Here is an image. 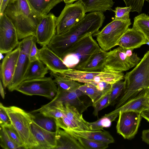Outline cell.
Returning <instances> with one entry per match:
<instances>
[{"label": "cell", "mask_w": 149, "mask_h": 149, "mask_svg": "<svg viewBox=\"0 0 149 149\" xmlns=\"http://www.w3.org/2000/svg\"><path fill=\"white\" fill-rule=\"evenodd\" d=\"M31 131L38 145L36 149H54L56 146V132L47 131L33 121L31 124Z\"/></svg>", "instance_id": "cell-17"}, {"label": "cell", "mask_w": 149, "mask_h": 149, "mask_svg": "<svg viewBox=\"0 0 149 149\" xmlns=\"http://www.w3.org/2000/svg\"><path fill=\"white\" fill-rule=\"evenodd\" d=\"M2 0H0V3L1 2Z\"/></svg>", "instance_id": "cell-48"}, {"label": "cell", "mask_w": 149, "mask_h": 149, "mask_svg": "<svg viewBox=\"0 0 149 149\" xmlns=\"http://www.w3.org/2000/svg\"><path fill=\"white\" fill-rule=\"evenodd\" d=\"M34 9L40 14L45 16L57 4L63 0H28Z\"/></svg>", "instance_id": "cell-27"}, {"label": "cell", "mask_w": 149, "mask_h": 149, "mask_svg": "<svg viewBox=\"0 0 149 149\" xmlns=\"http://www.w3.org/2000/svg\"><path fill=\"white\" fill-rule=\"evenodd\" d=\"M36 39L33 40L29 54V58L30 62L38 59L39 51L36 46Z\"/></svg>", "instance_id": "cell-41"}, {"label": "cell", "mask_w": 149, "mask_h": 149, "mask_svg": "<svg viewBox=\"0 0 149 149\" xmlns=\"http://www.w3.org/2000/svg\"><path fill=\"white\" fill-rule=\"evenodd\" d=\"M57 18L50 13L44 16L38 24L35 38L36 42L41 46L47 45L56 34Z\"/></svg>", "instance_id": "cell-13"}, {"label": "cell", "mask_w": 149, "mask_h": 149, "mask_svg": "<svg viewBox=\"0 0 149 149\" xmlns=\"http://www.w3.org/2000/svg\"><path fill=\"white\" fill-rule=\"evenodd\" d=\"M53 106L61 110L68 118L80 128L81 131L90 130L82 114L75 106L69 104L64 105L57 104Z\"/></svg>", "instance_id": "cell-20"}, {"label": "cell", "mask_w": 149, "mask_h": 149, "mask_svg": "<svg viewBox=\"0 0 149 149\" xmlns=\"http://www.w3.org/2000/svg\"><path fill=\"white\" fill-rule=\"evenodd\" d=\"M51 75L54 78L57 87L62 90L72 91L78 88L82 84L63 76L51 72Z\"/></svg>", "instance_id": "cell-28"}, {"label": "cell", "mask_w": 149, "mask_h": 149, "mask_svg": "<svg viewBox=\"0 0 149 149\" xmlns=\"http://www.w3.org/2000/svg\"><path fill=\"white\" fill-rule=\"evenodd\" d=\"M78 88L85 95L88 96L93 103L94 102L102 93L95 86L90 83H84Z\"/></svg>", "instance_id": "cell-36"}, {"label": "cell", "mask_w": 149, "mask_h": 149, "mask_svg": "<svg viewBox=\"0 0 149 149\" xmlns=\"http://www.w3.org/2000/svg\"><path fill=\"white\" fill-rule=\"evenodd\" d=\"M85 13L80 0L74 3L66 4L57 18L56 34H61L67 31L84 17Z\"/></svg>", "instance_id": "cell-9"}, {"label": "cell", "mask_w": 149, "mask_h": 149, "mask_svg": "<svg viewBox=\"0 0 149 149\" xmlns=\"http://www.w3.org/2000/svg\"><path fill=\"white\" fill-rule=\"evenodd\" d=\"M132 28L141 31L147 39L149 37V16L142 13L135 17Z\"/></svg>", "instance_id": "cell-29"}, {"label": "cell", "mask_w": 149, "mask_h": 149, "mask_svg": "<svg viewBox=\"0 0 149 149\" xmlns=\"http://www.w3.org/2000/svg\"><path fill=\"white\" fill-rule=\"evenodd\" d=\"M41 116H35L33 121L43 129L52 132H56L57 129L56 120L52 118Z\"/></svg>", "instance_id": "cell-30"}, {"label": "cell", "mask_w": 149, "mask_h": 149, "mask_svg": "<svg viewBox=\"0 0 149 149\" xmlns=\"http://www.w3.org/2000/svg\"><path fill=\"white\" fill-rule=\"evenodd\" d=\"M1 102L0 104V125L4 127L6 125H11L9 118L3 107Z\"/></svg>", "instance_id": "cell-40"}, {"label": "cell", "mask_w": 149, "mask_h": 149, "mask_svg": "<svg viewBox=\"0 0 149 149\" xmlns=\"http://www.w3.org/2000/svg\"><path fill=\"white\" fill-rule=\"evenodd\" d=\"M83 5L85 13L113 10V0H79Z\"/></svg>", "instance_id": "cell-24"}, {"label": "cell", "mask_w": 149, "mask_h": 149, "mask_svg": "<svg viewBox=\"0 0 149 149\" xmlns=\"http://www.w3.org/2000/svg\"><path fill=\"white\" fill-rule=\"evenodd\" d=\"M73 136L98 141L108 144L113 143L114 140L108 131L101 130L97 131H77L72 130H65Z\"/></svg>", "instance_id": "cell-22"}, {"label": "cell", "mask_w": 149, "mask_h": 149, "mask_svg": "<svg viewBox=\"0 0 149 149\" xmlns=\"http://www.w3.org/2000/svg\"><path fill=\"white\" fill-rule=\"evenodd\" d=\"M147 89H143L136 96L111 112L119 113L120 111H133L141 113L148 107V105Z\"/></svg>", "instance_id": "cell-19"}, {"label": "cell", "mask_w": 149, "mask_h": 149, "mask_svg": "<svg viewBox=\"0 0 149 149\" xmlns=\"http://www.w3.org/2000/svg\"><path fill=\"white\" fill-rule=\"evenodd\" d=\"M32 112H38L45 116L53 118L55 120L62 118L64 115L63 113L57 107L46 104Z\"/></svg>", "instance_id": "cell-32"}, {"label": "cell", "mask_w": 149, "mask_h": 149, "mask_svg": "<svg viewBox=\"0 0 149 149\" xmlns=\"http://www.w3.org/2000/svg\"><path fill=\"white\" fill-rule=\"evenodd\" d=\"M130 7H117L114 10H112L115 13L114 20L126 21L129 19L130 13L131 11Z\"/></svg>", "instance_id": "cell-37"}, {"label": "cell", "mask_w": 149, "mask_h": 149, "mask_svg": "<svg viewBox=\"0 0 149 149\" xmlns=\"http://www.w3.org/2000/svg\"><path fill=\"white\" fill-rule=\"evenodd\" d=\"M148 42L141 31L132 27L129 28L122 36L118 45L126 49L133 50Z\"/></svg>", "instance_id": "cell-18"}, {"label": "cell", "mask_w": 149, "mask_h": 149, "mask_svg": "<svg viewBox=\"0 0 149 149\" xmlns=\"http://www.w3.org/2000/svg\"><path fill=\"white\" fill-rule=\"evenodd\" d=\"M3 127L10 137L22 148H24L23 142L15 129L12 125H6Z\"/></svg>", "instance_id": "cell-39"}, {"label": "cell", "mask_w": 149, "mask_h": 149, "mask_svg": "<svg viewBox=\"0 0 149 149\" xmlns=\"http://www.w3.org/2000/svg\"><path fill=\"white\" fill-rule=\"evenodd\" d=\"M107 54V51L102 49L93 54L86 62L75 69L86 71L103 70Z\"/></svg>", "instance_id": "cell-23"}, {"label": "cell", "mask_w": 149, "mask_h": 149, "mask_svg": "<svg viewBox=\"0 0 149 149\" xmlns=\"http://www.w3.org/2000/svg\"><path fill=\"white\" fill-rule=\"evenodd\" d=\"M132 51L119 46L107 52L104 68L123 72L136 66L141 59Z\"/></svg>", "instance_id": "cell-7"}, {"label": "cell", "mask_w": 149, "mask_h": 149, "mask_svg": "<svg viewBox=\"0 0 149 149\" xmlns=\"http://www.w3.org/2000/svg\"><path fill=\"white\" fill-rule=\"evenodd\" d=\"M147 93L148 99V107L141 113V115L142 117L149 122V88L147 89Z\"/></svg>", "instance_id": "cell-42"}, {"label": "cell", "mask_w": 149, "mask_h": 149, "mask_svg": "<svg viewBox=\"0 0 149 149\" xmlns=\"http://www.w3.org/2000/svg\"><path fill=\"white\" fill-rule=\"evenodd\" d=\"M148 13H149V10Z\"/></svg>", "instance_id": "cell-49"}, {"label": "cell", "mask_w": 149, "mask_h": 149, "mask_svg": "<svg viewBox=\"0 0 149 149\" xmlns=\"http://www.w3.org/2000/svg\"><path fill=\"white\" fill-rule=\"evenodd\" d=\"M36 39L34 36H29L22 39L18 45L20 49L16 69L12 81L7 87L10 91L15 90L23 81L26 72L30 63L29 54L32 44Z\"/></svg>", "instance_id": "cell-10"}, {"label": "cell", "mask_w": 149, "mask_h": 149, "mask_svg": "<svg viewBox=\"0 0 149 149\" xmlns=\"http://www.w3.org/2000/svg\"><path fill=\"white\" fill-rule=\"evenodd\" d=\"M126 6L130 7L131 12H136L140 14L142 11L145 1L149 3V0H123Z\"/></svg>", "instance_id": "cell-38"}, {"label": "cell", "mask_w": 149, "mask_h": 149, "mask_svg": "<svg viewBox=\"0 0 149 149\" xmlns=\"http://www.w3.org/2000/svg\"><path fill=\"white\" fill-rule=\"evenodd\" d=\"M141 113L133 111H120L116 125L117 132L124 139L133 138L140 124L142 118Z\"/></svg>", "instance_id": "cell-12"}, {"label": "cell", "mask_w": 149, "mask_h": 149, "mask_svg": "<svg viewBox=\"0 0 149 149\" xmlns=\"http://www.w3.org/2000/svg\"><path fill=\"white\" fill-rule=\"evenodd\" d=\"M126 87L125 80L119 81L112 85L110 95V105H113L124 92Z\"/></svg>", "instance_id": "cell-35"}, {"label": "cell", "mask_w": 149, "mask_h": 149, "mask_svg": "<svg viewBox=\"0 0 149 149\" xmlns=\"http://www.w3.org/2000/svg\"><path fill=\"white\" fill-rule=\"evenodd\" d=\"M79 0H63V1L66 4L72 3L76 1H78Z\"/></svg>", "instance_id": "cell-46"}, {"label": "cell", "mask_w": 149, "mask_h": 149, "mask_svg": "<svg viewBox=\"0 0 149 149\" xmlns=\"http://www.w3.org/2000/svg\"><path fill=\"white\" fill-rule=\"evenodd\" d=\"M73 136L79 141L84 149H105L109 146V144L107 143Z\"/></svg>", "instance_id": "cell-34"}, {"label": "cell", "mask_w": 149, "mask_h": 149, "mask_svg": "<svg viewBox=\"0 0 149 149\" xmlns=\"http://www.w3.org/2000/svg\"><path fill=\"white\" fill-rule=\"evenodd\" d=\"M119 113H111L105 114L97 120L92 122H86L90 131L104 130L103 128L109 127L119 115Z\"/></svg>", "instance_id": "cell-26"}, {"label": "cell", "mask_w": 149, "mask_h": 149, "mask_svg": "<svg viewBox=\"0 0 149 149\" xmlns=\"http://www.w3.org/2000/svg\"><path fill=\"white\" fill-rule=\"evenodd\" d=\"M79 83H97L105 82L113 84L124 79L123 72L104 68L102 70L86 71L70 69L61 74H57Z\"/></svg>", "instance_id": "cell-5"}, {"label": "cell", "mask_w": 149, "mask_h": 149, "mask_svg": "<svg viewBox=\"0 0 149 149\" xmlns=\"http://www.w3.org/2000/svg\"><path fill=\"white\" fill-rule=\"evenodd\" d=\"M147 40H148V42H149V37L148 38H147Z\"/></svg>", "instance_id": "cell-47"}, {"label": "cell", "mask_w": 149, "mask_h": 149, "mask_svg": "<svg viewBox=\"0 0 149 149\" xmlns=\"http://www.w3.org/2000/svg\"><path fill=\"white\" fill-rule=\"evenodd\" d=\"M48 70L39 59L30 62L24 75L23 81L45 77Z\"/></svg>", "instance_id": "cell-25"}, {"label": "cell", "mask_w": 149, "mask_h": 149, "mask_svg": "<svg viewBox=\"0 0 149 149\" xmlns=\"http://www.w3.org/2000/svg\"><path fill=\"white\" fill-rule=\"evenodd\" d=\"M102 50L93 36H91L74 45L62 59L69 68L76 69L86 62L93 54Z\"/></svg>", "instance_id": "cell-4"}, {"label": "cell", "mask_w": 149, "mask_h": 149, "mask_svg": "<svg viewBox=\"0 0 149 149\" xmlns=\"http://www.w3.org/2000/svg\"><path fill=\"white\" fill-rule=\"evenodd\" d=\"M2 82L1 80L0 82V93L1 96L3 99L5 98V93Z\"/></svg>", "instance_id": "cell-45"}, {"label": "cell", "mask_w": 149, "mask_h": 149, "mask_svg": "<svg viewBox=\"0 0 149 149\" xmlns=\"http://www.w3.org/2000/svg\"><path fill=\"white\" fill-rule=\"evenodd\" d=\"M84 95L78 88L72 91H66L58 88L57 93L54 98L46 105L53 106L57 104L63 105L69 104L76 107L79 111V108L80 107H81L85 110L86 106L79 98Z\"/></svg>", "instance_id": "cell-16"}, {"label": "cell", "mask_w": 149, "mask_h": 149, "mask_svg": "<svg viewBox=\"0 0 149 149\" xmlns=\"http://www.w3.org/2000/svg\"><path fill=\"white\" fill-rule=\"evenodd\" d=\"M10 0H2L0 3V16L3 15Z\"/></svg>", "instance_id": "cell-44"}, {"label": "cell", "mask_w": 149, "mask_h": 149, "mask_svg": "<svg viewBox=\"0 0 149 149\" xmlns=\"http://www.w3.org/2000/svg\"><path fill=\"white\" fill-rule=\"evenodd\" d=\"M16 28L4 13L0 16V52L7 54L17 47L19 41Z\"/></svg>", "instance_id": "cell-11"}, {"label": "cell", "mask_w": 149, "mask_h": 149, "mask_svg": "<svg viewBox=\"0 0 149 149\" xmlns=\"http://www.w3.org/2000/svg\"><path fill=\"white\" fill-rule=\"evenodd\" d=\"M18 46L6 54L1 64L0 77L4 88L7 87L13 79L19 55Z\"/></svg>", "instance_id": "cell-14"}, {"label": "cell", "mask_w": 149, "mask_h": 149, "mask_svg": "<svg viewBox=\"0 0 149 149\" xmlns=\"http://www.w3.org/2000/svg\"><path fill=\"white\" fill-rule=\"evenodd\" d=\"M15 91L28 95H39L51 99L56 95L58 87L51 77H45L24 80Z\"/></svg>", "instance_id": "cell-8"}, {"label": "cell", "mask_w": 149, "mask_h": 149, "mask_svg": "<svg viewBox=\"0 0 149 149\" xmlns=\"http://www.w3.org/2000/svg\"><path fill=\"white\" fill-rule=\"evenodd\" d=\"M3 106L23 142L24 148L36 149L38 144L31 128L35 115L17 107Z\"/></svg>", "instance_id": "cell-3"}, {"label": "cell", "mask_w": 149, "mask_h": 149, "mask_svg": "<svg viewBox=\"0 0 149 149\" xmlns=\"http://www.w3.org/2000/svg\"><path fill=\"white\" fill-rule=\"evenodd\" d=\"M38 58L49 70L55 73L61 74L70 69L47 45L42 46L39 49Z\"/></svg>", "instance_id": "cell-15"}, {"label": "cell", "mask_w": 149, "mask_h": 149, "mask_svg": "<svg viewBox=\"0 0 149 149\" xmlns=\"http://www.w3.org/2000/svg\"><path fill=\"white\" fill-rule=\"evenodd\" d=\"M125 90L118 99L116 109L137 95L144 89L149 88V50L139 63L124 75Z\"/></svg>", "instance_id": "cell-2"}, {"label": "cell", "mask_w": 149, "mask_h": 149, "mask_svg": "<svg viewBox=\"0 0 149 149\" xmlns=\"http://www.w3.org/2000/svg\"><path fill=\"white\" fill-rule=\"evenodd\" d=\"M131 24L130 19L126 21L114 19L93 36L96 37L101 49L107 51L118 45L121 38Z\"/></svg>", "instance_id": "cell-6"}, {"label": "cell", "mask_w": 149, "mask_h": 149, "mask_svg": "<svg viewBox=\"0 0 149 149\" xmlns=\"http://www.w3.org/2000/svg\"><path fill=\"white\" fill-rule=\"evenodd\" d=\"M1 146L4 149H17L22 148L8 135L3 127L0 126Z\"/></svg>", "instance_id": "cell-33"}, {"label": "cell", "mask_w": 149, "mask_h": 149, "mask_svg": "<svg viewBox=\"0 0 149 149\" xmlns=\"http://www.w3.org/2000/svg\"><path fill=\"white\" fill-rule=\"evenodd\" d=\"M112 88L103 93L100 97L94 103L93 114L97 116L99 112L110 105V95Z\"/></svg>", "instance_id": "cell-31"}, {"label": "cell", "mask_w": 149, "mask_h": 149, "mask_svg": "<svg viewBox=\"0 0 149 149\" xmlns=\"http://www.w3.org/2000/svg\"><path fill=\"white\" fill-rule=\"evenodd\" d=\"M141 137L143 141L149 144V129L142 131Z\"/></svg>", "instance_id": "cell-43"}, {"label": "cell", "mask_w": 149, "mask_h": 149, "mask_svg": "<svg viewBox=\"0 0 149 149\" xmlns=\"http://www.w3.org/2000/svg\"><path fill=\"white\" fill-rule=\"evenodd\" d=\"M56 133V146L55 149H84L74 136L57 126Z\"/></svg>", "instance_id": "cell-21"}, {"label": "cell", "mask_w": 149, "mask_h": 149, "mask_svg": "<svg viewBox=\"0 0 149 149\" xmlns=\"http://www.w3.org/2000/svg\"><path fill=\"white\" fill-rule=\"evenodd\" d=\"M105 19L102 12H92L86 15L67 31L56 34L47 46L62 58L74 45L99 31Z\"/></svg>", "instance_id": "cell-1"}]
</instances>
